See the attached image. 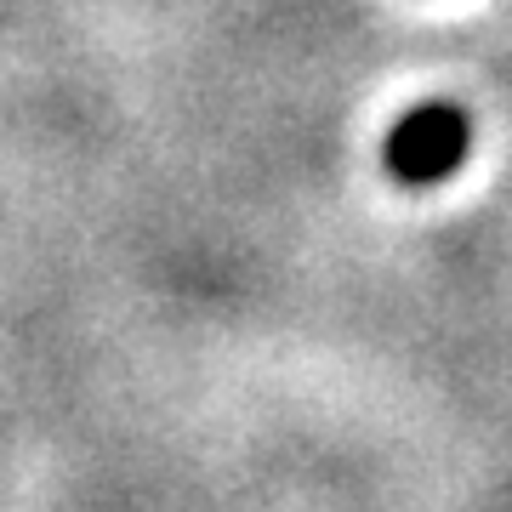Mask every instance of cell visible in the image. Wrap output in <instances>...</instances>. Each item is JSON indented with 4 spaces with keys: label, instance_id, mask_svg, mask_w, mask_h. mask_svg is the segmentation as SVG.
Instances as JSON below:
<instances>
[{
    "label": "cell",
    "instance_id": "obj_1",
    "mask_svg": "<svg viewBox=\"0 0 512 512\" xmlns=\"http://www.w3.org/2000/svg\"><path fill=\"white\" fill-rule=\"evenodd\" d=\"M473 154V120L456 103H421L387 131L382 160L404 188H439Z\"/></svg>",
    "mask_w": 512,
    "mask_h": 512
}]
</instances>
